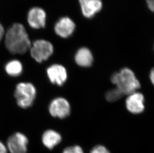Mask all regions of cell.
<instances>
[{
  "mask_svg": "<svg viewBox=\"0 0 154 153\" xmlns=\"http://www.w3.org/2000/svg\"><path fill=\"white\" fill-rule=\"evenodd\" d=\"M5 42L8 50L14 54H23L31 48V41L28 33L20 23H15L9 28L6 34Z\"/></svg>",
  "mask_w": 154,
  "mask_h": 153,
  "instance_id": "1",
  "label": "cell"
},
{
  "mask_svg": "<svg viewBox=\"0 0 154 153\" xmlns=\"http://www.w3.org/2000/svg\"><path fill=\"white\" fill-rule=\"evenodd\" d=\"M111 81L123 95H128L136 92L141 87L135 73L128 68H123L119 72L114 73Z\"/></svg>",
  "mask_w": 154,
  "mask_h": 153,
  "instance_id": "2",
  "label": "cell"
},
{
  "mask_svg": "<svg viewBox=\"0 0 154 153\" xmlns=\"http://www.w3.org/2000/svg\"><path fill=\"white\" fill-rule=\"evenodd\" d=\"M36 95V89L30 82H20L17 86L15 92L17 104L23 108L31 106Z\"/></svg>",
  "mask_w": 154,
  "mask_h": 153,
  "instance_id": "3",
  "label": "cell"
},
{
  "mask_svg": "<svg viewBox=\"0 0 154 153\" xmlns=\"http://www.w3.org/2000/svg\"><path fill=\"white\" fill-rule=\"evenodd\" d=\"M31 55L38 63L45 61L54 52V47L48 41L40 39L35 41L30 48Z\"/></svg>",
  "mask_w": 154,
  "mask_h": 153,
  "instance_id": "4",
  "label": "cell"
},
{
  "mask_svg": "<svg viewBox=\"0 0 154 153\" xmlns=\"http://www.w3.org/2000/svg\"><path fill=\"white\" fill-rule=\"evenodd\" d=\"M29 140L26 135L17 132L7 140V149L10 153H27Z\"/></svg>",
  "mask_w": 154,
  "mask_h": 153,
  "instance_id": "5",
  "label": "cell"
},
{
  "mask_svg": "<svg viewBox=\"0 0 154 153\" xmlns=\"http://www.w3.org/2000/svg\"><path fill=\"white\" fill-rule=\"evenodd\" d=\"M49 111L53 117L60 119L66 118L70 113L69 103L63 98H55L50 104Z\"/></svg>",
  "mask_w": 154,
  "mask_h": 153,
  "instance_id": "6",
  "label": "cell"
},
{
  "mask_svg": "<svg viewBox=\"0 0 154 153\" xmlns=\"http://www.w3.org/2000/svg\"><path fill=\"white\" fill-rule=\"evenodd\" d=\"M144 95L140 92H133L128 95L126 100V106L130 112L139 114L145 110Z\"/></svg>",
  "mask_w": 154,
  "mask_h": 153,
  "instance_id": "7",
  "label": "cell"
},
{
  "mask_svg": "<svg viewBox=\"0 0 154 153\" xmlns=\"http://www.w3.org/2000/svg\"><path fill=\"white\" fill-rule=\"evenodd\" d=\"M47 15L45 11L39 7L32 8L28 13V22L29 26L39 29L45 26Z\"/></svg>",
  "mask_w": 154,
  "mask_h": 153,
  "instance_id": "8",
  "label": "cell"
},
{
  "mask_svg": "<svg viewBox=\"0 0 154 153\" xmlns=\"http://www.w3.org/2000/svg\"><path fill=\"white\" fill-rule=\"evenodd\" d=\"M47 74L52 84L61 86L66 82L67 78L66 70L59 64H54L47 69Z\"/></svg>",
  "mask_w": 154,
  "mask_h": 153,
  "instance_id": "9",
  "label": "cell"
},
{
  "mask_svg": "<svg viewBox=\"0 0 154 153\" xmlns=\"http://www.w3.org/2000/svg\"><path fill=\"white\" fill-rule=\"evenodd\" d=\"M75 28V25L69 17H63L57 21L54 31L57 35L62 38H68L71 36Z\"/></svg>",
  "mask_w": 154,
  "mask_h": 153,
  "instance_id": "10",
  "label": "cell"
},
{
  "mask_svg": "<svg viewBox=\"0 0 154 153\" xmlns=\"http://www.w3.org/2000/svg\"><path fill=\"white\" fill-rule=\"evenodd\" d=\"M79 2L82 15L88 19L94 17L102 9L101 0H79Z\"/></svg>",
  "mask_w": 154,
  "mask_h": 153,
  "instance_id": "11",
  "label": "cell"
},
{
  "mask_svg": "<svg viewBox=\"0 0 154 153\" xmlns=\"http://www.w3.org/2000/svg\"><path fill=\"white\" fill-rule=\"evenodd\" d=\"M61 140L62 138L60 133L51 129L45 131L42 138V144L49 150L54 149L60 143Z\"/></svg>",
  "mask_w": 154,
  "mask_h": 153,
  "instance_id": "12",
  "label": "cell"
},
{
  "mask_svg": "<svg viewBox=\"0 0 154 153\" xmlns=\"http://www.w3.org/2000/svg\"><path fill=\"white\" fill-rule=\"evenodd\" d=\"M75 61L77 65L82 67H89L93 62V57L89 49L82 47L77 51L75 56Z\"/></svg>",
  "mask_w": 154,
  "mask_h": 153,
  "instance_id": "13",
  "label": "cell"
},
{
  "mask_svg": "<svg viewBox=\"0 0 154 153\" xmlns=\"http://www.w3.org/2000/svg\"><path fill=\"white\" fill-rule=\"evenodd\" d=\"M5 70L7 73L11 76H17L22 74L23 65L20 61L14 60L6 64Z\"/></svg>",
  "mask_w": 154,
  "mask_h": 153,
  "instance_id": "14",
  "label": "cell"
},
{
  "mask_svg": "<svg viewBox=\"0 0 154 153\" xmlns=\"http://www.w3.org/2000/svg\"><path fill=\"white\" fill-rule=\"evenodd\" d=\"M123 95V94H122L119 90L115 88L109 90L106 92L105 94V98L110 103H113L118 100Z\"/></svg>",
  "mask_w": 154,
  "mask_h": 153,
  "instance_id": "15",
  "label": "cell"
},
{
  "mask_svg": "<svg viewBox=\"0 0 154 153\" xmlns=\"http://www.w3.org/2000/svg\"><path fill=\"white\" fill-rule=\"evenodd\" d=\"M63 153H84L83 150L78 145L69 146L63 151Z\"/></svg>",
  "mask_w": 154,
  "mask_h": 153,
  "instance_id": "16",
  "label": "cell"
},
{
  "mask_svg": "<svg viewBox=\"0 0 154 153\" xmlns=\"http://www.w3.org/2000/svg\"><path fill=\"white\" fill-rule=\"evenodd\" d=\"M90 153H110L106 147L102 145H97L92 149Z\"/></svg>",
  "mask_w": 154,
  "mask_h": 153,
  "instance_id": "17",
  "label": "cell"
},
{
  "mask_svg": "<svg viewBox=\"0 0 154 153\" xmlns=\"http://www.w3.org/2000/svg\"><path fill=\"white\" fill-rule=\"evenodd\" d=\"M149 9L154 13V0H146Z\"/></svg>",
  "mask_w": 154,
  "mask_h": 153,
  "instance_id": "18",
  "label": "cell"
},
{
  "mask_svg": "<svg viewBox=\"0 0 154 153\" xmlns=\"http://www.w3.org/2000/svg\"><path fill=\"white\" fill-rule=\"evenodd\" d=\"M7 147L0 141V153H8Z\"/></svg>",
  "mask_w": 154,
  "mask_h": 153,
  "instance_id": "19",
  "label": "cell"
},
{
  "mask_svg": "<svg viewBox=\"0 0 154 153\" xmlns=\"http://www.w3.org/2000/svg\"><path fill=\"white\" fill-rule=\"evenodd\" d=\"M150 79L152 83L154 86V67L150 71Z\"/></svg>",
  "mask_w": 154,
  "mask_h": 153,
  "instance_id": "20",
  "label": "cell"
},
{
  "mask_svg": "<svg viewBox=\"0 0 154 153\" xmlns=\"http://www.w3.org/2000/svg\"><path fill=\"white\" fill-rule=\"evenodd\" d=\"M4 33V28H3V26L2 25L1 23H0V42L2 40V38H3Z\"/></svg>",
  "mask_w": 154,
  "mask_h": 153,
  "instance_id": "21",
  "label": "cell"
}]
</instances>
